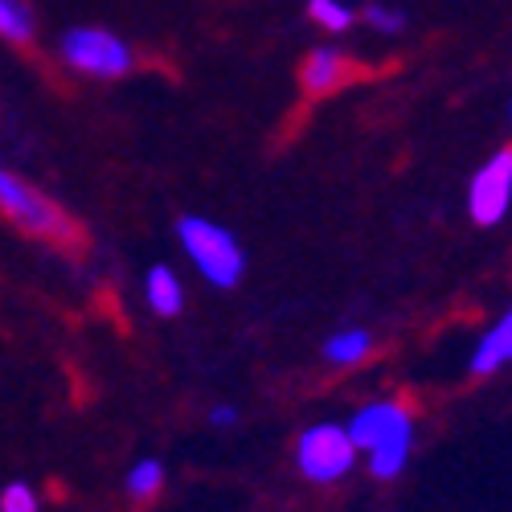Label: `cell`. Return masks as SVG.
<instances>
[{
  "mask_svg": "<svg viewBox=\"0 0 512 512\" xmlns=\"http://www.w3.org/2000/svg\"><path fill=\"white\" fill-rule=\"evenodd\" d=\"M0 213L29 238L58 246L66 254H82V246H87V230H82L50 193L33 189L25 177L9 173V168H0Z\"/></svg>",
  "mask_w": 512,
  "mask_h": 512,
  "instance_id": "6da1fadb",
  "label": "cell"
},
{
  "mask_svg": "<svg viewBox=\"0 0 512 512\" xmlns=\"http://www.w3.org/2000/svg\"><path fill=\"white\" fill-rule=\"evenodd\" d=\"M177 238H181L185 259L197 267V275H205V283H213V287H238L242 283L246 254L226 226L189 213V218L177 222Z\"/></svg>",
  "mask_w": 512,
  "mask_h": 512,
  "instance_id": "7a4b0ae2",
  "label": "cell"
},
{
  "mask_svg": "<svg viewBox=\"0 0 512 512\" xmlns=\"http://www.w3.org/2000/svg\"><path fill=\"white\" fill-rule=\"evenodd\" d=\"M62 62L74 74H87V78H123L136 70V54L132 46L99 25H78L62 37Z\"/></svg>",
  "mask_w": 512,
  "mask_h": 512,
  "instance_id": "3957f363",
  "label": "cell"
},
{
  "mask_svg": "<svg viewBox=\"0 0 512 512\" xmlns=\"http://www.w3.org/2000/svg\"><path fill=\"white\" fill-rule=\"evenodd\" d=\"M357 443L349 439V431L340 422H316L295 439V467L300 476L312 484H336L353 472L357 463Z\"/></svg>",
  "mask_w": 512,
  "mask_h": 512,
  "instance_id": "277c9868",
  "label": "cell"
},
{
  "mask_svg": "<svg viewBox=\"0 0 512 512\" xmlns=\"http://www.w3.org/2000/svg\"><path fill=\"white\" fill-rule=\"evenodd\" d=\"M512 209V144L480 164V173L467 185V213L476 226H500Z\"/></svg>",
  "mask_w": 512,
  "mask_h": 512,
  "instance_id": "5b68a950",
  "label": "cell"
},
{
  "mask_svg": "<svg viewBox=\"0 0 512 512\" xmlns=\"http://www.w3.org/2000/svg\"><path fill=\"white\" fill-rule=\"evenodd\" d=\"M349 439L357 443V451H377L386 443H398V439H414V418L402 402H369L361 406L349 422H345Z\"/></svg>",
  "mask_w": 512,
  "mask_h": 512,
  "instance_id": "8992f818",
  "label": "cell"
},
{
  "mask_svg": "<svg viewBox=\"0 0 512 512\" xmlns=\"http://www.w3.org/2000/svg\"><path fill=\"white\" fill-rule=\"evenodd\" d=\"M357 78V62L336 50V46H320L304 58L300 66V91L308 99H324V95H336L340 87H349V82Z\"/></svg>",
  "mask_w": 512,
  "mask_h": 512,
  "instance_id": "52a82bcc",
  "label": "cell"
},
{
  "mask_svg": "<svg viewBox=\"0 0 512 512\" xmlns=\"http://www.w3.org/2000/svg\"><path fill=\"white\" fill-rule=\"evenodd\" d=\"M504 365H512V308L480 336V345L472 353V361H467V369H472L476 377H488V373H500Z\"/></svg>",
  "mask_w": 512,
  "mask_h": 512,
  "instance_id": "ba28073f",
  "label": "cell"
},
{
  "mask_svg": "<svg viewBox=\"0 0 512 512\" xmlns=\"http://www.w3.org/2000/svg\"><path fill=\"white\" fill-rule=\"evenodd\" d=\"M144 300L156 316H177L185 308V287L168 267H152L144 279Z\"/></svg>",
  "mask_w": 512,
  "mask_h": 512,
  "instance_id": "9c48e42d",
  "label": "cell"
},
{
  "mask_svg": "<svg viewBox=\"0 0 512 512\" xmlns=\"http://www.w3.org/2000/svg\"><path fill=\"white\" fill-rule=\"evenodd\" d=\"M369 353H373V336H369L365 328H345V332L328 336V345H324V361L336 365V369L361 365Z\"/></svg>",
  "mask_w": 512,
  "mask_h": 512,
  "instance_id": "30bf717a",
  "label": "cell"
},
{
  "mask_svg": "<svg viewBox=\"0 0 512 512\" xmlns=\"http://www.w3.org/2000/svg\"><path fill=\"white\" fill-rule=\"evenodd\" d=\"M164 488V463L160 459H140L132 472H127V500L132 504H148L152 496H160Z\"/></svg>",
  "mask_w": 512,
  "mask_h": 512,
  "instance_id": "8fae6325",
  "label": "cell"
},
{
  "mask_svg": "<svg viewBox=\"0 0 512 512\" xmlns=\"http://www.w3.org/2000/svg\"><path fill=\"white\" fill-rule=\"evenodd\" d=\"M0 37L13 41V46L33 41V13L25 0H0Z\"/></svg>",
  "mask_w": 512,
  "mask_h": 512,
  "instance_id": "7c38bea8",
  "label": "cell"
},
{
  "mask_svg": "<svg viewBox=\"0 0 512 512\" xmlns=\"http://www.w3.org/2000/svg\"><path fill=\"white\" fill-rule=\"evenodd\" d=\"M410 463V439H398V443H386V447H377L369 451V472L377 480H394L402 476V467Z\"/></svg>",
  "mask_w": 512,
  "mask_h": 512,
  "instance_id": "4fadbf2b",
  "label": "cell"
},
{
  "mask_svg": "<svg viewBox=\"0 0 512 512\" xmlns=\"http://www.w3.org/2000/svg\"><path fill=\"white\" fill-rule=\"evenodd\" d=\"M308 17L328 33H345L357 21V13L345 5V0H308Z\"/></svg>",
  "mask_w": 512,
  "mask_h": 512,
  "instance_id": "5bb4252c",
  "label": "cell"
},
{
  "mask_svg": "<svg viewBox=\"0 0 512 512\" xmlns=\"http://www.w3.org/2000/svg\"><path fill=\"white\" fill-rule=\"evenodd\" d=\"M37 508H41L37 492L29 484H21V480H13L5 492H0V512H37Z\"/></svg>",
  "mask_w": 512,
  "mask_h": 512,
  "instance_id": "9a60e30c",
  "label": "cell"
},
{
  "mask_svg": "<svg viewBox=\"0 0 512 512\" xmlns=\"http://www.w3.org/2000/svg\"><path fill=\"white\" fill-rule=\"evenodd\" d=\"M365 17H369V25H373L377 33H402V29H406V17H402L398 9H386V5H373Z\"/></svg>",
  "mask_w": 512,
  "mask_h": 512,
  "instance_id": "2e32d148",
  "label": "cell"
},
{
  "mask_svg": "<svg viewBox=\"0 0 512 512\" xmlns=\"http://www.w3.org/2000/svg\"><path fill=\"white\" fill-rule=\"evenodd\" d=\"M238 422V410L234 406H213L209 410V426H218V431H226V426H234Z\"/></svg>",
  "mask_w": 512,
  "mask_h": 512,
  "instance_id": "e0dca14e",
  "label": "cell"
}]
</instances>
